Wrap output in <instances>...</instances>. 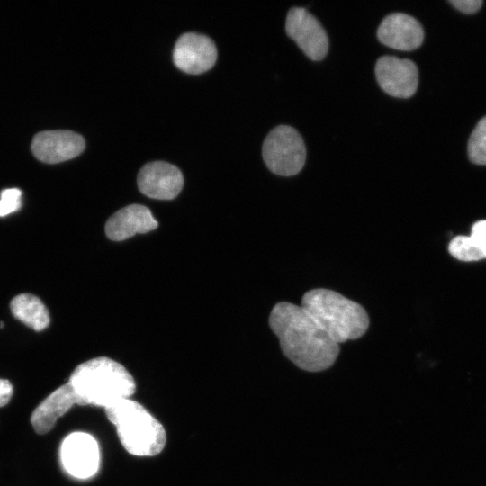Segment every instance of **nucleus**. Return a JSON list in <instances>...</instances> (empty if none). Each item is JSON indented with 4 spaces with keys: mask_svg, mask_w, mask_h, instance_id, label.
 Here are the masks:
<instances>
[{
    "mask_svg": "<svg viewBox=\"0 0 486 486\" xmlns=\"http://www.w3.org/2000/svg\"><path fill=\"white\" fill-rule=\"evenodd\" d=\"M269 325L279 338L284 356L304 371H324L338 356L339 345L302 306L288 302L276 303L270 313Z\"/></svg>",
    "mask_w": 486,
    "mask_h": 486,
    "instance_id": "1",
    "label": "nucleus"
},
{
    "mask_svg": "<svg viewBox=\"0 0 486 486\" xmlns=\"http://www.w3.org/2000/svg\"><path fill=\"white\" fill-rule=\"evenodd\" d=\"M301 306L338 345L361 338L369 328L364 308L333 290H310L303 294Z\"/></svg>",
    "mask_w": 486,
    "mask_h": 486,
    "instance_id": "2",
    "label": "nucleus"
},
{
    "mask_svg": "<svg viewBox=\"0 0 486 486\" xmlns=\"http://www.w3.org/2000/svg\"><path fill=\"white\" fill-rule=\"evenodd\" d=\"M68 382L83 406L106 408L129 399L136 391L135 381L127 369L105 356L93 358L77 365Z\"/></svg>",
    "mask_w": 486,
    "mask_h": 486,
    "instance_id": "3",
    "label": "nucleus"
},
{
    "mask_svg": "<svg viewBox=\"0 0 486 486\" xmlns=\"http://www.w3.org/2000/svg\"><path fill=\"white\" fill-rule=\"evenodd\" d=\"M108 419L115 426L122 446L137 456H154L166 441L162 424L140 403L122 400L104 408Z\"/></svg>",
    "mask_w": 486,
    "mask_h": 486,
    "instance_id": "4",
    "label": "nucleus"
},
{
    "mask_svg": "<svg viewBox=\"0 0 486 486\" xmlns=\"http://www.w3.org/2000/svg\"><path fill=\"white\" fill-rule=\"evenodd\" d=\"M268 169L275 175H297L306 160V148L301 134L288 125H279L268 133L262 147Z\"/></svg>",
    "mask_w": 486,
    "mask_h": 486,
    "instance_id": "5",
    "label": "nucleus"
},
{
    "mask_svg": "<svg viewBox=\"0 0 486 486\" xmlns=\"http://www.w3.org/2000/svg\"><path fill=\"white\" fill-rule=\"evenodd\" d=\"M285 30L311 60H322L328 51V37L320 21L306 8L292 7L286 16Z\"/></svg>",
    "mask_w": 486,
    "mask_h": 486,
    "instance_id": "6",
    "label": "nucleus"
},
{
    "mask_svg": "<svg viewBox=\"0 0 486 486\" xmlns=\"http://www.w3.org/2000/svg\"><path fill=\"white\" fill-rule=\"evenodd\" d=\"M374 72L379 86L391 96L410 98L418 89V68L408 58L388 55L380 57Z\"/></svg>",
    "mask_w": 486,
    "mask_h": 486,
    "instance_id": "7",
    "label": "nucleus"
},
{
    "mask_svg": "<svg viewBox=\"0 0 486 486\" xmlns=\"http://www.w3.org/2000/svg\"><path fill=\"white\" fill-rule=\"evenodd\" d=\"M217 59V49L212 39L196 33L186 32L176 40L173 61L182 71L201 74L211 69Z\"/></svg>",
    "mask_w": 486,
    "mask_h": 486,
    "instance_id": "8",
    "label": "nucleus"
},
{
    "mask_svg": "<svg viewBox=\"0 0 486 486\" xmlns=\"http://www.w3.org/2000/svg\"><path fill=\"white\" fill-rule=\"evenodd\" d=\"M60 456L66 471L79 479L93 476L99 467L98 444L91 435L84 432L72 433L64 439Z\"/></svg>",
    "mask_w": 486,
    "mask_h": 486,
    "instance_id": "9",
    "label": "nucleus"
},
{
    "mask_svg": "<svg viewBox=\"0 0 486 486\" xmlns=\"http://www.w3.org/2000/svg\"><path fill=\"white\" fill-rule=\"evenodd\" d=\"M140 191L157 200H172L181 192L184 176L177 166L165 161L144 165L137 178Z\"/></svg>",
    "mask_w": 486,
    "mask_h": 486,
    "instance_id": "10",
    "label": "nucleus"
},
{
    "mask_svg": "<svg viewBox=\"0 0 486 486\" xmlns=\"http://www.w3.org/2000/svg\"><path fill=\"white\" fill-rule=\"evenodd\" d=\"M85 146L83 137L74 131L48 130L34 136L32 151L41 162L55 164L77 157Z\"/></svg>",
    "mask_w": 486,
    "mask_h": 486,
    "instance_id": "11",
    "label": "nucleus"
},
{
    "mask_svg": "<svg viewBox=\"0 0 486 486\" xmlns=\"http://www.w3.org/2000/svg\"><path fill=\"white\" fill-rule=\"evenodd\" d=\"M377 38L389 48L409 51L422 44L424 31L414 17L403 13H393L385 16L380 23Z\"/></svg>",
    "mask_w": 486,
    "mask_h": 486,
    "instance_id": "12",
    "label": "nucleus"
},
{
    "mask_svg": "<svg viewBox=\"0 0 486 486\" xmlns=\"http://www.w3.org/2000/svg\"><path fill=\"white\" fill-rule=\"evenodd\" d=\"M158 222L149 209L140 204H130L113 213L105 223V234L113 241H122L135 234L154 230Z\"/></svg>",
    "mask_w": 486,
    "mask_h": 486,
    "instance_id": "13",
    "label": "nucleus"
},
{
    "mask_svg": "<svg viewBox=\"0 0 486 486\" xmlns=\"http://www.w3.org/2000/svg\"><path fill=\"white\" fill-rule=\"evenodd\" d=\"M83 406L71 384H66L56 389L33 410L31 423L38 434L50 432L58 418L67 413L73 405Z\"/></svg>",
    "mask_w": 486,
    "mask_h": 486,
    "instance_id": "14",
    "label": "nucleus"
},
{
    "mask_svg": "<svg viewBox=\"0 0 486 486\" xmlns=\"http://www.w3.org/2000/svg\"><path fill=\"white\" fill-rule=\"evenodd\" d=\"M13 315L36 331L46 328L50 324V313L40 298L31 293L15 296L10 302Z\"/></svg>",
    "mask_w": 486,
    "mask_h": 486,
    "instance_id": "15",
    "label": "nucleus"
},
{
    "mask_svg": "<svg viewBox=\"0 0 486 486\" xmlns=\"http://www.w3.org/2000/svg\"><path fill=\"white\" fill-rule=\"evenodd\" d=\"M468 156L477 165H486V116L480 120L468 141Z\"/></svg>",
    "mask_w": 486,
    "mask_h": 486,
    "instance_id": "16",
    "label": "nucleus"
},
{
    "mask_svg": "<svg viewBox=\"0 0 486 486\" xmlns=\"http://www.w3.org/2000/svg\"><path fill=\"white\" fill-rule=\"evenodd\" d=\"M449 253L461 261H478L486 258L470 236H456L448 245Z\"/></svg>",
    "mask_w": 486,
    "mask_h": 486,
    "instance_id": "17",
    "label": "nucleus"
},
{
    "mask_svg": "<svg viewBox=\"0 0 486 486\" xmlns=\"http://www.w3.org/2000/svg\"><path fill=\"white\" fill-rule=\"evenodd\" d=\"M22 206V191L18 188L4 189L0 194V217L18 211Z\"/></svg>",
    "mask_w": 486,
    "mask_h": 486,
    "instance_id": "18",
    "label": "nucleus"
},
{
    "mask_svg": "<svg viewBox=\"0 0 486 486\" xmlns=\"http://www.w3.org/2000/svg\"><path fill=\"white\" fill-rule=\"evenodd\" d=\"M470 238L486 257V220L476 221L472 225Z\"/></svg>",
    "mask_w": 486,
    "mask_h": 486,
    "instance_id": "19",
    "label": "nucleus"
},
{
    "mask_svg": "<svg viewBox=\"0 0 486 486\" xmlns=\"http://www.w3.org/2000/svg\"><path fill=\"white\" fill-rule=\"evenodd\" d=\"M449 3L464 14H474L482 4V0H451Z\"/></svg>",
    "mask_w": 486,
    "mask_h": 486,
    "instance_id": "20",
    "label": "nucleus"
},
{
    "mask_svg": "<svg viewBox=\"0 0 486 486\" xmlns=\"http://www.w3.org/2000/svg\"><path fill=\"white\" fill-rule=\"evenodd\" d=\"M13 385L8 380L0 378V407L5 406L13 395Z\"/></svg>",
    "mask_w": 486,
    "mask_h": 486,
    "instance_id": "21",
    "label": "nucleus"
},
{
    "mask_svg": "<svg viewBox=\"0 0 486 486\" xmlns=\"http://www.w3.org/2000/svg\"><path fill=\"white\" fill-rule=\"evenodd\" d=\"M0 328H4V322H0Z\"/></svg>",
    "mask_w": 486,
    "mask_h": 486,
    "instance_id": "22",
    "label": "nucleus"
}]
</instances>
